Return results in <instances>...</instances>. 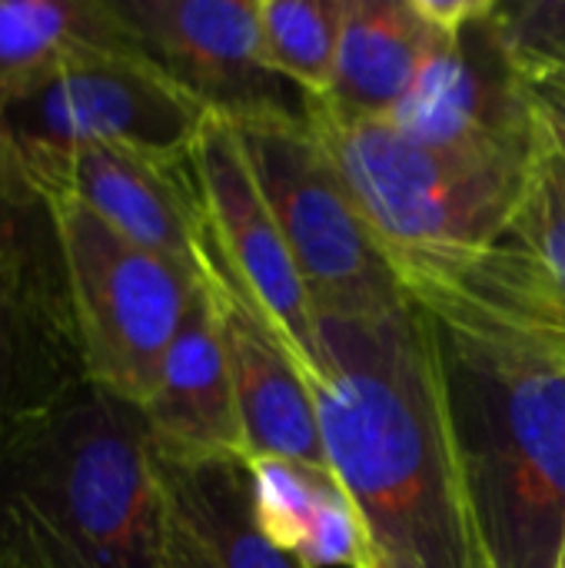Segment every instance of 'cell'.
Instances as JSON below:
<instances>
[{"label":"cell","mask_w":565,"mask_h":568,"mask_svg":"<svg viewBox=\"0 0 565 568\" xmlns=\"http://www.w3.org/2000/svg\"><path fill=\"white\" fill-rule=\"evenodd\" d=\"M310 386L326 463L373 568H496L463 463L440 329L403 293L373 313H316Z\"/></svg>","instance_id":"obj_1"},{"label":"cell","mask_w":565,"mask_h":568,"mask_svg":"<svg viewBox=\"0 0 565 568\" xmlns=\"http://www.w3.org/2000/svg\"><path fill=\"white\" fill-rule=\"evenodd\" d=\"M167 493L140 406L87 383L0 466V552L33 568H163Z\"/></svg>","instance_id":"obj_2"},{"label":"cell","mask_w":565,"mask_h":568,"mask_svg":"<svg viewBox=\"0 0 565 568\" xmlns=\"http://www.w3.org/2000/svg\"><path fill=\"white\" fill-rule=\"evenodd\" d=\"M476 516L496 568H553L565 539V376L436 316Z\"/></svg>","instance_id":"obj_3"},{"label":"cell","mask_w":565,"mask_h":568,"mask_svg":"<svg viewBox=\"0 0 565 568\" xmlns=\"http://www.w3.org/2000/svg\"><path fill=\"white\" fill-rule=\"evenodd\" d=\"M303 116L390 263L476 253L506 233L526 153L426 146L383 116H353L303 97Z\"/></svg>","instance_id":"obj_4"},{"label":"cell","mask_w":565,"mask_h":568,"mask_svg":"<svg viewBox=\"0 0 565 568\" xmlns=\"http://www.w3.org/2000/svg\"><path fill=\"white\" fill-rule=\"evenodd\" d=\"M70 316L87 379L143 406L203 280L100 223L87 206L50 196Z\"/></svg>","instance_id":"obj_5"},{"label":"cell","mask_w":565,"mask_h":568,"mask_svg":"<svg viewBox=\"0 0 565 568\" xmlns=\"http://www.w3.org/2000/svg\"><path fill=\"white\" fill-rule=\"evenodd\" d=\"M250 173L296 260L316 313H373L406 290L350 200L306 116L233 123Z\"/></svg>","instance_id":"obj_6"},{"label":"cell","mask_w":565,"mask_h":568,"mask_svg":"<svg viewBox=\"0 0 565 568\" xmlns=\"http://www.w3.org/2000/svg\"><path fill=\"white\" fill-rule=\"evenodd\" d=\"M203 120L206 110L133 50L90 53L0 93V133L27 180L97 143L183 160Z\"/></svg>","instance_id":"obj_7"},{"label":"cell","mask_w":565,"mask_h":568,"mask_svg":"<svg viewBox=\"0 0 565 568\" xmlns=\"http://www.w3.org/2000/svg\"><path fill=\"white\" fill-rule=\"evenodd\" d=\"M87 383L47 216L0 243V466Z\"/></svg>","instance_id":"obj_8"},{"label":"cell","mask_w":565,"mask_h":568,"mask_svg":"<svg viewBox=\"0 0 565 568\" xmlns=\"http://www.w3.org/2000/svg\"><path fill=\"white\" fill-rule=\"evenodd\" d=\"M137 50L230 123L303 116V93L263 60L256 0H113Z\"/></svg>","instance_id":"obj_9"},{"label":"cell","mask_w":565,"mask_h":568,"mask_svg":"<svg viewBox=\"0 0 565 568\" xmlns=\"http://www.w3.org/2000/svg\"><path fill=\"white\" fill-rule=\"evenodd\" d=\"M190 166L216 256L266 316L303 376L316 363V310L230 120L206 113Z\"/></svg>","instance_id":"obj_10"},{"label":"cell","mask_w":565,"mask_h":568,"mask_svg":"<svg viewBox=\"0 0 565 568\" xmlns=\"http://www.w3.org/2000/svg\"><path fill=\"white\" fill-rule=\"evenodd\" d=\"M383 120L440 150H529L533 113L523 73L516 70L496 27V0H490V7L460 30L433 27L430 53L410 93Z\"/></svg>","instance_id":"obj_11"},{"label":"cell","mask_w":565,"mask_h":568,"mask_svg":"<svg viewBox=\"0 0 565 568\" xmlns=\"http://www.w3.org/2000/svg\"><path fill=\"white\" fill-rule=\"evenodd\" d=\"M33 190L87 206L123 240L200 273L203 203L190 156L167 160L130 146H80L30 176Z\"/></svg>","instance_id":"obj_12"},{"label":"cell","mask_w":565,"mask_h":568,"mask_svg":"<svg viewBox=\"0 0 565 568\" xmlns=\"http://www.w3.org/2000/svg\"><path fill=\"white\" fill-rule=\"evenodd\" d=\"M200 280L216 310L223 353L243 423L246 459L276 456L330 469L310 386L303 383L296 363L276 339L266 316L253 306V300L216 256L210 230H203Z\"/></svg>","instance_id":"obj_13"},{"label":"cell","mask_w":565,"mask_h":568,"mask_svg":"<svg viewBox=\"0 0 565 568\" xmlns=\"http://www.w3.org/2000/svg\"><path fill=\"white\" fill-rule=\"evenodd\" d=\"M390 266L430 313L503 336L565 376V296L513 250L493 243L476 253L413 256Z\"/></svg>","instance_id":"obj_14"},{"label":"cell","mask_w":565,"mask_h":568,"mask_svg":"<svg viewBox=\"0 0 565 568\" xmlns=\"http://www.w3.org/2000/svg\"><path fill=\"white\" fill-rule=\"evenodd\" d=\"M160 459L176 466L246 459L243 423L223 353L216 310L200 286L157 383L140 406Z\"/></svg>","instance_id":"obj_15"},{"label":"cell","mask_w":565,"mask_h":568,"mask_svg":"<svg viewBox=\"0 0 565 568\" xmlns=\"http://www.w3.org/2000/svg\"><path fill=\"white\" fill-rule=\"evenodd\" d=\"M256 516L276 549L303 568H373L363 519L333 469L293 459H246Z\"/></svg>","instance_id":"obj_16"},{"label":"cell","mask_w":565,"mask_h":568,"mask_svg":"<svg viewBox=\"0 0 565 568\" xmlns=\"http://www.w3.org/2000/svg\"><path fill=\"white\" fill-rule=\"evenodd\" d=\"M433 43L416 0H343L333 87L323 100L353 116H390Z\"/></svg>","instance_id":"obj_17"},{"label":"cell","mask_w":565,"mask_h":568,"mask_svg":"<svg viewBox=\"0 0 565 568\" xmlns=\"http://www.w3.org/2000/svg\"><path fill=\"white\" fill-rule=\"evenodd\" d=\"M170 513L216 568H303L273 546L256 516L246 459L176 466L157 456Z\"/></svg>","instance_id":"obj_18"},{"label":"cell","mask_w":565,"mask_h":568,"mask_svg":"<svg viewBox=\"0 0 565 568\" xmlns=\"http://www.w3.org/2000/svg\"><path fill=\"white\" fill-rule=\"evenodd\" d=\"M110 50L140 53L113 0H0V93Z\"/></svg>","instance_id":"obj_19"},{"label":"cell","mask_w":565,"mask_h":568,"mask_svg":"<svg viewBox=\"0 0 565 568\" xmlns=\"http://www.w3.org/2000/svg\"><path fill=\"white\" fill-rule=\"evenodd\" d=\"M500 246L513 250L565 296V156L536 113L523 193L506 223V233L500 236Z\"/></svg>","instance_id":"obj_20"},{"label":"cell","mask_w":565,"mask_h":568,"mask_svg":"<svg viewBox=\"0 0 565 568\" xmlns=\"http://www.w3.org/2000/svg\"><path fill=\"white\" fill-rule=\"evenodd\" d=\"M263 60L303 97H326L336 73L343 0H256Z\"/></svg>","instance_id":"obj_21"},{"label":"cell","mask_w":565,"mask_h":568,"mask_svg":"<svg viewBox=\"0 0 565 568\" xmlns=\"http://www.w3.org/2000/svg\"><path fill=\"white\" fill-rule=\"evenodd\" d=\"M496 27L523 77L565 80V0H496Z\"/></svg>","instance_id":"obj_22"},{"label":"cell","mask_w":565,"mask_h":568,"mask_svg":"<svg viewBox=\"0 0 565 568\" xmlns=\"http://www.w3.org/2000/svg\"><path fill=\"white\" fill-rule=\"evenodd\" d=\"M47 216H50V206L33 190V183L27 180L23 166L17 163V156L10 150V143L0 133V243L33 230Z\"/></svg>","instance_id":"obj_23"},{"label":"cell","mask_w":565,"mask_h":568,"mask_svg":"<svg viewBox=\"0 0 565 568\" xmlns=\"http://www.w3.org/2000/svg\"><path fill=\"white\" fill-rule=\"evenodd\" d=\"M526 83V100L543 123V130L556 140V146L565 156V80L553 77H523Z\"/></svg>","instance_id":"obj_24"},{"label":"cell","mask_w":565,"mask_h":568,"mask_svg":"<svg viewBox=\"0 0 565 568\" xmlns=\"http://www.w3.org/2000/svg\"><path fill=\"white\" fill-rule=\"evenodd\" d=\"M163 568H216L213 559L196 546L186 526L167 506V542H163Z\"/></svg>","instance_id":"obj_25"},{"label":"cell","mask_w":565,"mask_h":568,"mask_svg":"<svg viewBox=\"0 0 565 568\" xmlns=\"http://www.w3.org/2000/svg\"><path fill=\"white\" fill-rule=\"evenodd\" d=\"M0 568H33V566H27L23 559H17V556H3L0 552Z\"/></svg>","instance_id":"obj_26"},{"label":"cell","mask_w":565,"mask_h":568,"mask_svg":"<svg viewBox=\"0 0 565 568\" xmlns=\"http://www.w3.org/2000/svg\"><path fill=\"white\" fill-rule=\"evenodd\" d=\"M553 568H565V539H563V549H559V556H556V566Z\"/></svg>","instance_id":"obj_27"}]
</instances>
